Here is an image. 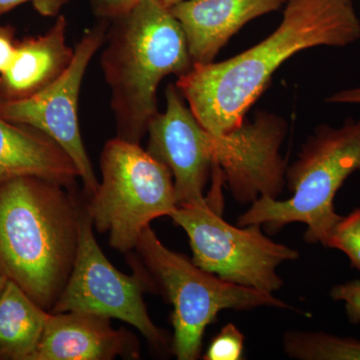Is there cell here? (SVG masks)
I'll return each instance as SVG.
<instances>
[{"instance_id":"cell-1","label":"cell","mask_w":360,"mask_h":360,"mask_svg":"<svg viewBox=\"0 0 360 360\" xmlns=\"http://www.w3.org/2000/svg\"><path fill=\"white\" fill-rule=\"evenodd\" d=\"M359 39L352 0H285L283 20L269 37L226 60L193 65L175 86L203 129L229 134L243 124L286 60L314 47L342 49Z\"/></svg>"},{"instance_id":"cell-2","label":"cell","mask_w":360,"mask_h":360,"mask_svg":"<svg viewBox=\"0 0 360 360\" xmlns=\"http://www.w3.org/2000/svg\"><path fill=\"white\" fill-rule=\"evenodd\" d=\"M84 205L71 188L39 176L0 184V267L51 312L77 258Z\"/></svg>"},{"instance_id":"cell-3","label":"cell","mask_w":360,"mask_h":360,"mask_svg":"<svg viewBox=\"0 0 360 360\" xmlns=\"http://www.w3.org/2000/svg\"><path fill=\"white\" fill-rule=\"evenodd\" d=\"M101 54L118 139L141 144L158 112L163 78L186 75L193 63L184 30L160 0H142L110 21Z\"/></svg>"},{"instance_id":"cell-4","label":"cell","mask_w":360,"mask_h":360,"mask_svg":"<svg viewBox=\"0 0 360 360\" xmlns=\"http://www.w3.org/2000/svg\"><path fill=\"white\" fill-rule=\"evenodd\" d=\"M356 172H360V118H347L340 127L319 125L286 169L291 198H258L238 217V225H265L271 231L300 222L307 225V243L326 246L342 217L335 212L336 193Z\"/></svg>"},{"instance_id":"cell-5","label":"cell","mask_w":360,"mask_h":360,"mask_svg":"<svg viewBox=\"0 0 360 360\" xmlns=\"http://www.w3.org/2000/svg\"><path fill=\"white\" fill-rule=\"evenodd\" d=\"M101 182L90 196L85 212L110 245L122 253L136 248L142 231L153 220L176 210L174 177L162 162L141 144L110 139L101 156Z\"/></svg>"},{"instance_id":"cell-6","label":"cell","mask_w":360,"mask_h":360,"mask_svg":"<svg viewBox=\"0 0 360 360\" xmlns=\"http://www.w3.org/2000/svg\"><path fill=\"white\" fill-rule=\"evenodd\" d=\"M135 250L174 307L172 350L177 359H198L205 328L221 310L292 309L272 293L229 283L201 269L163 245L150 226L142 231Z\"/></svg>"},{"instance_id":"cell-7","label":"cell","mask_w":360,"mask_h":360,"mask_svg":"<svg viewBox=\"0 0 360 360\" xmlns=\"http://www.w3.org/2000/svg\"><path fill=\"white\" fill-rule=\"evenodd\" d=\"M170 217L186 232L193 264L229 283L274 293L283 286L277 267L300 257L297 250L265 236L260 224H229L210 198L179 205Z\"/></svg>"},{"instance_id":"cell-8","label":"cell","mask_w":360,"mask_h":360,"mask_svg":"<svg viewBox=\"0 0 360 360\" xmlns=\"http://www.w3.org/2000/svg\"><path fill=\"white\" fill-rule=\"evenodd\" d=\"M139 269L127 276L110 264L94 238V225L84 207L75 265L51 314L77 311L120 319L136 328L153 347H167V333L151 321L143 300L144 292L158 290V283Z\"/></svg>"},{"instance_id":"cell-9","label":"cell","mask_w":360,"mask_h":360,"mask_svg":"<svg viewBox=\"0 0 360 360\" xmlns=\"http://www.w3.org/2000/svg\"><path fill=\"white\" fill-rule=\"evenodd\" d=\"M110 25V21L99 20L84 33L75 45L70 65L51 86L32 98L0 103V117L34 127L65 149L77 165L89 198L96 193L99 181L80 134L78 101L85 71L94 54L105 44Z\"/></svg>"},{"instance_id":"cell-10","label":"cell","mask_w":360,"mask_h":360,"mask_svg":"<svg viewBox=\"0 0 360 360\" xmlns=\"http://www.w3.org/2000/svg\"><path fill=\"white\" fill-rule=\"evenodd\" d=\"M288 131L283 116L258 110L233 131L212 134L213 165L241 205L258 198H277L286 186L288 165L281 148Z\"/></svg>"},{"instance_id":"cell-11","label":"cell","mask_w":360,"mask_h":360,"mask_svg":"<svg viewBox=\"0 0 360 360\" xmlns=\"http://www.w3.org/2000/svg\"><path fill=\"white\" fill-rule=\"evenodd\" d=\"M167 108L148 125V153L174 177L179 205L205 202L213 167L212 134L203 129L175 84L165 89Z\"/></svg>"},{"instance_id":"cell-12","label":"cell","mask_w":360,"mask_h":360,"mask_svg":"<svg viewBox=\"0 0 360 360\" xmlns=\"http://www.w3.org/2000/svg\"><path fill=\"white\" fill-rule=\"evenodd\" d=\"M139 359L137 338L124 328L115 329L110 319L84 312L51 314L32 360Z\"/></svg>"},{"instance_id":"cell-13","label":"cell","mask_w":360,"mask_h":360,"mask_svg":"<svg viewBox=\"0 0 360 360\" xmlns=\"http://www.w3.org/2000/svg\"><path fill=\"white\" fill-rule=\"evenodd\" d=\"M284 4L285 0H184L169 9L184 30L193 65H210L246 23Z\"/></svg>"},{"instance_id":"cell-14","label":"cell","mask_w":360,"mask_h":360,"mask_svg":"<svg viewBox=\"0 0 360 360\" xmlns=\"http://www.w3.org/2000/svg\"><path fill=\"white\" fill-rule=\"evenodd\" d=\"M66 32L68 20L58 15L44 34L18 40L11 65L0 75V103L32 98L65 73L75 56Z\"/></svg>"},{"instance_id":"cell-15","label":"cell","mask_w":360,"mask_h":360,"mask_svg":"<svg viewBox=\"0 0 360 360\" xmlns=\"http://www.w3.org/2000/svg\"><path fill=\"white\" fill-rule=\"evenodd\" d=\"M39 176L72 188L80 179L77 165L49 135L0 117V184Z\"/></svg>"},{"instance_id":"cell-16","label":"cell","mask_w":360,"mask_h":360,"mask_svg":"<svg viewBox=\"0 0 360 360\" xmlns=\"http://www.w3.org/2000/svg\"><path fill=\"white\" fill-rule=\"evenodd\" d=\"M49 315L9 279L0 295V360H32Z\"/></svg>"},{"instance_id":"cell-17","label":"cell","mask_w":360,"mask_h":360,"mask_svg":"<svg viewBox=\"0 0 360 360\" xmlns=\"http://www.w3.org/2000/svg\"><path fill=\"white\" fill-rule=\"evenodd\" d=\"M283 347L295 359L360 360V340L326 333L290 331L284 335Z\"/></svg>"},{"instance_id":"cell-18","label":"cell","mask_w":360,"mask_h":360,"mask_svg":"<svg viewBox=\"0 0 360 360\" xmlns=\"http://www.w3.org/2000/svg\"><path fill=\"white\" fill-rule=\"evenodd\" d=\"M326 246L342 251L352 266L360 270V208L341 217L329 234Z\"/></svg>"},{"instance_id":"cell-19","label":"cell","mask_w":360,"mask_h":360,"mask_svg":"<svg viewBox=\"0 0 360 360\" xmlns=\"http://www.w3.org/2000/svg\"><path fill=\"white\" fill-rule=\"evenodd\" d=\"M245 336L234 324L229 323L221 328L219 335L203 355L205 360H239L243 359Z\"/></svg>"},{"instance_id":"cell-20","label":"cell","mask_w":360,"mask_h":360,"mask_svg":"<svg viewBox=\"0 0 360 360\" xmlns=\"http://www.w3.org/2000/svg\"><path fill=\"white\" fill-rule=\"evenodd\" d=\"M330 296L335 302H342L349 321L354 324L360 322V281H349L333 286Z\"/></svg>"},{"instance_id":"cell-21","label":"cell","mask_w":360,"mask_h":360,"mask_svg":"<svg viewBox=\"0 0 360 360\" xmlns=\"http://www.w3.org/2000/svg\"><path fill=\"white\" fill-rule=\"evenodd\" d=\"M142 0H89L92 13L99 20L111 21L129 13Z\"/></svg>"},{"instance_id":"cell-22","label":"cell","mask_w":360,"mask_h":360,"mask_svg":"<svg viewBox=\"0 0 360 360\" xmlns=\"http://www.w3.org/2000/svg\"><path fill=\"white\" fill-rule=\"evenodd\" d=\"M70 0H0V15L9 13L26 2H32L35 11L44 18H58Z\"/></svg>"},{"instance_id":"cell-23","label":"cell","mask_w":360,"mask_h":360,"mask_svg":"<svg viewBox=\"0 0 360 360\" xmlns=\"http://www.w3.org/2000/svg\"><path fill=\"white\" fill-rule=\"evenodd\" d=\"M18 44L15 28L0 21V75L11 65L15 56Z\"/></svg>"},{"instance_id":"cell-24","label":"cell","mask_w":360,"mask_h":360,"mask_svg":"<svg viewBox=\"0 0 360 360\" xmlns=\"http://www.w3.org/2000/svg\"><path fill=\"white\" fill-rule=\"evenodd\" d=\"M326 103L330 104H359L360 87L357 89H343L331 94L326 98Z\"/></svg>"},{"instance_id":"cell-25","label":"cell","mask_w":360,"mask_h":360,"mask_svg":"<svg viewBox=\"0 0 360 360\" xmlns=\"http://www.w3.org/2000/svg\"><path fill=\"white\" fill-rule=\"evenodd\" d=\"M9 278L7 277L6 272L4 269L0 267V295H1L2 291L6 288L7 283H8Z\"/></svg>"},{"instance_id":"cell-26","label":"cell","mask_w":360,"mask_h":360,"mask_svg":"<svg viewBox=\"0 0 360 360\" xmlns=\"http://www.w3.org/2000/svg\"><path fill=\"white\" fill-rule=\"evenodd\" d=\"M160 1L163 6H167V8H170V7L175 6L179 2L184 1V0H160Z\"/></svg>"}]
</instances>
